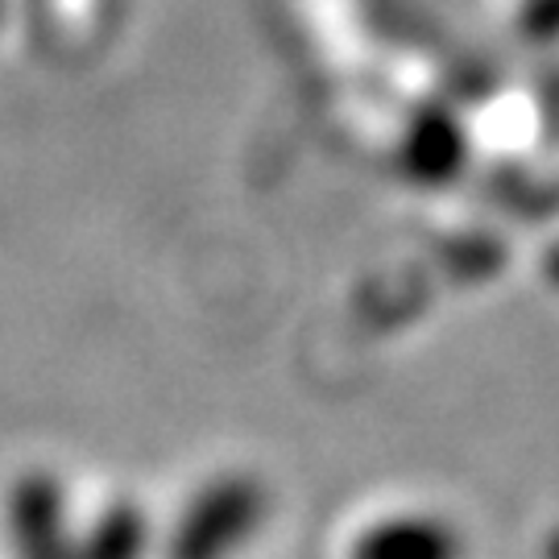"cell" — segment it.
<instances>
[{"instance_id":"cell-1","label":"cell","mask_w":559,"mask_h":559,"mask_svg":"<svg viewBox=\"0 0 559 559\" xmlns=\"http://www.w3.org/2000/svg\"><path fill=\"white\" fill-rule=\"evenodd\" d=\"M456 535L443 531L440 522L406 519L369 531L353 559H456Z\"/></svg>"}]
</instances>
